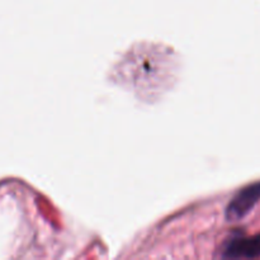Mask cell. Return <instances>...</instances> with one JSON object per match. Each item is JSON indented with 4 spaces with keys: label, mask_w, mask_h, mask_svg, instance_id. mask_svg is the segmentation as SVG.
I'll list each match as a JSON object with an SVG mask.
<instances>
[{
    "label": "cell",
    "mask_w": 260,
    "mask_h": 260,
    "mask_svg": "<svg viewBox=\"0 0 260 260\" xmlns=\"http://www.w3.org/2000/svg\"><path fill=\"white\" fill-rule=\"evenodd\" d=\"M260 202V182L253 183L243 188L233 198L226 208V218L229 221H240L253 211Z\"/></svg>",
    "instance_id": "1"
},
{
    "label": "cell",
    "mask_w": 260,
    "mask_h": 260,
    "mask_svg": "<svg viewBox=\"0 0 260 260\" xmlns=\"http://www.w3.org/2000/svg\"><path fill=\"white\" fill-rule=\"evenodd\" d=\"M223 256L229 259L258 258L260 256V234L249 238L239 236L231 239L226 245Z\"/></svg>",
    "instance_id": "2"
}]
</instances>
